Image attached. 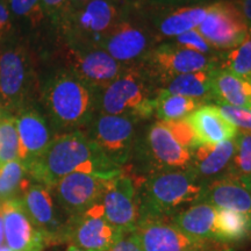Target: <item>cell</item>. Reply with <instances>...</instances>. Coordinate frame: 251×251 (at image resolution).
Here are the masks:
<instances>
[{"label": "cell", "mask_w": 251, "mask_h": 251, "mask_svg": "<svg viewBox=\"0 0 251 251\" xmlns=\"http://www.w3.org/2000/svg\"><path fill=\"white\" fill-rule=\"evenodd\" d=\"M193 251H234V248H231L229 244H224L219 242H212L208 246L199 248V249Z\"/></svg>", "instance_id": "obj_41"}, {"label": "cell", "mask_w": 251, "mask_h": 251, "mask_svg": "<svg viewBox=\"0 0 251 251\" xmlns=\"http://www.w3.org/2000/svg\"><path fill=\"white\" fill-rule=\"evenodd\" d=\"M142 161L149 176L157 172L190 169L192 150L184 147L168 127L157 121L147 131Z\"/></svg>", "instance_id": "obj_10"}, {"label": "cell", "mask_w": 251, "mask_h": 251, "mask_svg": "<svg viewBox=\"0 0 251 251\" xmlns=\"http://www.w3.org/2000/svg\"><path fill=\"white\" fill-rule=\"evenodd\" d=\"M65 251H84V250H81V249H78L77 247H75V246H71V244H69L68 249L65 250Z\"/></svg>", "instance_id": "obj_45"}, {"label": "cell", "mask_w": 251, "mask_h": 251, "mask_svg": "<svg viewBox=\"0 0 251 251\" xmlns=\"http://www.w3.org/2000/svg\"><path fill=\"white\" fill-rule=\"evenodd\" d=\"M250 235V216L231 209H218L215 220L216 242L224 244L240 242Z\"/></svg>", "instance_id": "obj_27"}, {"label": "cell", "mask_w": 251, "mask_h": 251, "mask_svg": "<svg viewBox=\"0 0 251 251\" xmlns=\"http://www.w3.org/2000/svg\"><path fill=\"white\" fill-rule=\"evenodd\" d=\"M100 205L105 219L121 234L133 233L139 224V186L124 170L108 180Z\"/></svg>", "instance_id": "obj_9"}, {"label": "cell", "mask_w": 251, "mask_h": 251, "mask_svg": "<svg viewBox=\"0 0 251 251\" xmlns=\"http://www.w3.org/2000/svg\"><path fill=\"white\" fill-rule=\"evenodd\" d=\"M216 107L222 117L230 122L238 131L251 133V109L226 105V103H219Z\"/></svg>", "instance_id": "obj_34"}, {"label": "cell", "mask_w": 251, "mask_h": 251, "mask_svg": "<svg viewBox=\"0 0 251 251\" xmlns=\"http://www.w3.org/2000/svg\"><path fill=\"white\" fill-rule=\"evenodd\" d=\"M149 59L161 74L163 80L178 75L211 70L215 67L214 61L208 55L180 48L172 43H164L151 49Z\"/></svg>", "instance_id": "obj_19"}, {"label": "cell", "mask_w": 251, "mask_h": 251, "mask_svg": "<svg viewBox=\"0 0 251 251\" xmlns=\"http://www.w3.org/2000/svg\"><path fill=\"white\" fill-rule=\"evenodd\" d=\"M213 99L219 103L251 109V83L236 77L225 69L215 67L209 70Z\"/></svg>", "instance_id": "obj_24"}, {"label": "cell", "mask_w": 251, "mask_h": 251, "mask_svg": "<svg viewBox=\"0 0 251 251\" xmlns=\"http://www.w3.org/2000/svg\"><path fill=\"white\" fill-rule=\"evenodd\" d=\"M172 45L192 50V51L199 52L202 55H209L213 51L212 47L207 43V41L200 35V33L197 29L188 30L179 36L174 37Z\"/></svg>", "instance_id": "obj_35"}, {"label": "cell", "mask_w": 251, "mask_h": 251, "mask_svg": "<svg viewBox=\"0 0 251 251\" xmlns=\"http://www.w3.org/2000/svg\"><path fill=\"white\" fill-rule=\"evenodd\" d=\"M40 100L52 126L64 133L89 126L97 109V91L69 70L56 72L47 80Z\"/></svg>", "instance_id": "obj_2"}, {"label": "cell", "mask_w": 251, "mask_h": 251, "mask_svg": "<svg viewBox=\"0 0 251 251\" xmlns=\"http://www.w3.org/2000/svg\"><path fill=\"white\" fill-rule=\"evenodd\" d=\"M197 30L212 48L221 50L235 48L250 33L238 0H220L209 4L206 18Z\"/></svg>", "instance_id": "obj_7"}, {"label": "cell", "mask_w": 251, "mask_h": 251, "mask_svg": "<svg viewBox=\"0 0 251 251\" xmlns=\"http://www.w3.org/2000/svg\"><path fill=\"white\" fill-rule=\"evenodd\" d=\"M235 144V153L226 176L244 179L251 176V133L238 131Z\"/></svg>", "instance_id": "obj_32"}, {"label": "cell", "mask_w": 251, "mask_h": 251, "mask_svg": "<svg viewBox=\"0 0 251 251\" xmlns=\"http://www.w3.org/2000/svg\"><path fill=\"white\" fill-rule=\"evenodd\" d=\"M64 52L68 70L96 91L106 87L125 72L124 64L103 49L65 46Z\"/></svg>", "instance_id": "obj_13"}, {"label": "cell", "mask_w": 251, "mask_h": 251, "mask_svg": "<svg viewBox=\"0 0 251 251\" xmlns=\"http://www.w3.org/2000/svg\"><path fill=\"white\" fill-rule=\"evenodd\" d=\"M20 199L30 221L45 237L47 246L64 242L67 221L58 213V205L49 187L39 183L30 184Z\"/></svg>", "instance_id": "obj_14"}, {"label": "cell", "mask_w": 251, "mask_h": 251, "mask_svg": "<svg viewBox=\"0 0 251 251\" xmlns=\"http://www.w3.org/2000/svg\"><path fill=\"white\" fill-rule=\"evenodd\" d=\"M192 128L197 146H214L233 140L238 130L226 120L216 105L200 106L185 119Z\"/></svg>", "instance_id": "obj_21"}, {"label": "cell", "mask_w": 251, "mask_h": 251, "mask_svg": "<svg viewBox=\"0 0 251 251\" xmlns=\"http://www.w3.org/2000/svg\"><path fill=\"white\" fill-rule=\"evenodd\" d=\"M134 233L143 251H193L212 243L190 237L169 219L142 220Z\"/></svg>", "instance_id": "obj_16"}, {"label": "cell", "mask_w": 251, "mask_h": 251, "mask_svg": "<svg viewBox=\"0 0 251 251\" xmlns=\"http://www.w3.org/2000/svg\"><path fill=\"white\" fill-rule=\"evenodd\" d=\"M155 101V115L163 122L185 120L191 113L202 106V102L194 99L169 94L162 90L158 91Z\"/></svg>", "instance_id": "obj_28"}, {"label": "cell", "mask_w": 251, "mask_h": 251, "mask_svg": "<svg viewBox=\"0 0 251 251\" xmlns=\"http://www.w3.org/2000/svg\"><path fill=\"white\" fill-rule=\"evenodd\" d=\"M46 18H49L51 23L56 25L64 11L67 0H41Z\"/></svg>", "instance_id": "obj_38"}, {"label": "cell", "mask_w": 251, "mask_h": 251, "mask_svg": "<svg viewBox=\"0 0 251 251\" xmlns=\"http://www.w3.org/2000/svg\"><path fill=\"white\" fill-rule=\"evenodd\" d=\"M90 1L91 0H67V4H65L64 11H63L61 18L63 17V15L69 14V13H71V12H75V11H77V9L81 8L83 6H85L87 2H90Z\"/></svg>", "instance_id": "obj_40"}, {"label": "cell", "mask_w": 251, "mask_h": 251, "mask_svg": "<svg viewBox=\"0 0 251 251\" xmlns=\"http://www.w3.org/2000/svg\"><path fill=\"white\" fill-rule=\"evenodd\" d=\"M25 168L30 179L49 188L76 172L112 178L122 171L81 130L54 136L45 151Z\"/></svg>", "instance_id": "obj_1"}, {"label": "cell", "mask_w": 251, "mask_h": 251, "mask_svg": "<svg viewBox=\"0 0 251 251\" xmlns=\"http://www.w3.org/2000/svg\"><path fill=\"white\" fill-rule=\"evenodd\" d=\"M153 2H158V4H179V2H190L197 1V0H151Z\"/></svg>", "instance_id": "obj_43"}, {"label": "cell", "mask_w": 251, "mask_h": 251, "mask_svg": "<svg viewBox=\"0 0 251 251\" xmlns=\"http://www.w3.org/2000/svg\"><path fill=\"white\" fill-rule=\"evenodd\" d=\"M19 159V135L13 114L0 111V168Z\"/></svg>", "instance_id": "obj_31"}, {"label": "cell", "mask_w": 251, "mask_h": 251, "mask_svg": "<svg viewBox=\"0 0 251 251\" xmlns=\"http://www.w3.org/2000/svg\"><path fill=\"white\" fill-rule=\"evenodd\" d=\"M27 177L29 176L26 168L19 159L2 165L0 168V202L19 198V193L23 196L30 185Z\"/></svg>", "instance_id": "obj_29"}, {"label": "cell", "mask_w": 251, "mask_h": 251, "mask_svg": "<svg viewBox=\"0 0 251 251\" xmlns=\"http://www.w3.org/2000/svg\"><path fill=\"white\" fill-rule=\"evenodd\" d=\"M202 185L191 169L157 172L148 176L139 187V221L169 219L196 203L202 192Z\"/></svg>", "instance_id": "obj_3"}, {"label": "cell", "mask_w": 251, "mask_h": 251, "mask_svg": "<svg viewBox=\"0 0 251 251\" xmlns=\"http://www.w3.org/2000/svg\"><path fill=\"white\" fill-rule=\"evenodd\" d=\"M163 124L168 127V129L171 131L172 135H174L176 139L179 141L184 147H186V148L190 150H193L196 148L193 130L186 120L168 121V122H163Z\"/></svg>", "instance_id": "obj_36"}, {"label": "cell", "mask_w": 251, "mask_h": 251, "mask_svg": "<svg viewBox=\"0 0 251 251\" xmlns=\"http://www.w3.org/2000/svg\"><path fill=\"white\" fill-rule=\"evenodd\" d=\"M209 4L203 6H186L176 8L162 15L156 21L157 31L161 39H174L188 30L197 29L208 12Z\"/></svg>", "instance_id": "obj_25"}, {"label": "cell", "mask_w": 251, "mask_h": 251, "mask_svg": "<svg viewBox=\"0 0 251 251\" xmlns=\"http://www.w3.org/2000/svg\"><path fill=\"white\" fill-rule=\"evenodd\" d=\"M13 17L5 0H0V43L11 40L13 36Z\"/></svg>", "instance_id": "obj_37"}, {"label": "cell", "mask_w": 251, "mask_h": 251, "mask_svg": "<svg viewBox=\"0 0 251 251\" xmlns=\"http://www.w3.org/2000/svg\"><path fill=\"white\" fill-rule=\"evenodd\" d=\"M198 202H206L218 209H231L251 218V193L242 180L224 176L203 185Z\"/></svg>", "instance_id": "obj_20"}, {"label": "cell", "mask_w": 251, "mask_h": 251, "mask_svg": "<svg viewBox=\"0 0 251 251\" xmlns=\"http://www.w3.org/2000/svg\"><path fill=\"white\" fill-rule=\"evenodd\" d=\"M156 101L151 98L142 76L125 71L103 89L97 91L99 114L128 115L147 119L155 114Z\"/></svg>", "instance_id": "obj_6"}, {"label": "cell", "mask_w": 251, "mask_h": 251, "mask_svg": "<svg viewBox=\"0 0 251 251\" xmlns=\"http://www.w3.org/2000/svg\"><path fill=\"white\" fill-rule=\"evenodd\" d=\"M235 139L214 146H197L192 150L190 169L203 185L227 175L235 153Z\"/></svg>", "instance_id": "obj_22"}, {"label": "cell", "mask_w": 251, "mask_h": 251, "mask_svg": "<svg viewBox=\"0 0 251 251\" xmlns=\"http://www.w3.org/2000/svg\"><path fill=\"white\" fill-rule=\"evenodd\" d=\"M238 2H240L241 9H242L243 15L251 31V0H238Z\"/></svg>", "instance_id": "obj_42"}, {"label": "cell", "mask_w": 251, "mask_h": 251, "mask_svg": "<svg viewBox=\"0 0 251 251\" xmlns=\"http://www.w3.org/2000/svg\"><path fill=\"white\" fill-rule=\"evenodd\" d=\"M241 180H242V183L246 185L247 188L250 191V193H251V176L250 177H247V178H244V179H241Z\"/></svg>", "instance_id": "obj_44"}, {"label": "cell", "mask_w": 251, "mask_h": 251, "mask_svg": "<svg viewBox=\"0 0 251 251\" xmlns=\"http://www.w3.org/2000/svg\"><path fill=\"white\" fill-rule=\"evenodd\" d=\"M220 68L251 83V31L242 43L228 50Z\"/></svg>", "instance_id": "obj_30"}, {"label": "cell", "mask_w": 251, "mask_h": 251, "mask_svg": "<svg viewBox=\"0 0 251 251\" xmlns=\"http://www.w3.org/2000/svg\"><path fill=\"white\" fill-rule=\"evenodd\" d=\"M112 178L76 172L61 178L50 190L59 208L70 219L98 203Z\"/></svg>", "instance_id": "obj_12"}, {"label": "cell", "mask_w": 251, "mask_h": 251, "mask_svg": "<svg viewBox=\"0 0 251 251\" xmlns=\"http://www.w3.org/2000/svg\"><path fill=\"white\" fill-rule=\"evenodd\" d=\"M164 83L165 87L162 91L169 94L186 97L200 102L213 100L209 70L178 75L165 79Z\"/></svg>", "instance_id": "obj_26"}, {"label": "cell", "mask_w": 251, "mask_h": 251, "mask_svg": "<svg viewBox=\"0 0 251 251\" xmlns=\"http://www.w3.org/2000/svg\"><path fill=\"white\" fill-rule=\"evenodd\" d=\"M121 235L105 219L99 201L86 212L67 220L64 242L84 251H109Z\"/></svg>", "instance_id": "obj_11"}, {"label": "cell", "mask_w": 251, "mask_h": 251, "mask_svg": "<svg viewBox=\"0 0 251 251\" xmlns=\"http://www.w3.org/2000/svg\"><path fill=\"white\" fill-rule=\"evenodd\" d=\"M216 213L218 209L209 203L196 202L175 214L170 221L190 237L205 242H216Z\"/></svg>", "instance_id": "obj_23"}, {"label": "cell", "mask_w": 251, "mask_h": 251, "mask_svg": "<svg viewBox=\"0 0 251 251\" xmlns=\"http://www.w3.org/2000/svg\"><path fill=\"white\" fill-rule=\"evenodd\" d=\"M6 247L11 251H43L47 242L25 211L20 198L0 202Z\"/></svg>", "instance_id": "obj_15"}, {"label": "cell", "mask_w": 251, "mask_h": 251, "mask_svg": "<svg viewBox=\"0 0 251 251\" xmlns=\"http://www.w3.org/2000/svg\"><path fill=\"white\" fill-rule=\"evenodd\" d=\"M120 20L115 0H91L77 11L63 15L55 26L64 39L65 46L99 48Z\"/></svg>", "instance_id": "obj_5"}, {"label": "cell", "mask_w": 251, "mask_h": 251, "mask_svg": "<svg viewBox=\"0 0 251 251\" xmlns=\"http://www.w3.org/2000/svg\"><path fill=\"white\" fill-rule=\"evenodd\" d=\"M12 17L29 23L31 28L39 27L46 19L41 0H5Z\"/></svg>", "instance_id": "obj_33"}, {"label": "cell", "mask_w": 251, "mask_h": 251, "mask_svg": "<svg viewBox=\"0 0 251 251\" xmlns=\"http://www.w3.org/2000/svg\"><path fill=\"white\" fill-rule=\"evenodd\" d=\"M151 45V36L146 29L129 21L120 20L100 43L99 48L121 64H127L149 54Z\"/></svg>", "instance_id": "obj_17"}, {"label": "cell", "mask_w": 251, "mask_h": 251, "mask_svg": "<svg viewBox=\"0 0 251 251\" xmlns=\"http://www.w3.org/2000/svg\"><path fill=\"white\" fill-rule=\"evenodd\" d=\"M136 118L99 114L89 125L86 136L113 164L122 169L133 150Z\"/></svg>", "instance_id": "obj_8"}, {"label": "cell", "mask_w": 251, "mask_h": 251, "mask_svg": "<svg viewBox=\"0 0 251 251\" xmlns=\"http://www.w3.org/2000/svg\"><path fill=\"white\" fill-rule=\"evenodd\" d=\"M19 135V161L27 166L36 159L52 140L47 121L33 105L14 114Z\"/></svg>", "instance_id": "obj_18"}, {"label": "cell", "mask_w": 251, "mask_h": 251, "mask_svg": "<svg viewBox=\"0 0 251 251\" xmlns=\"http://www.w3.org/2000/svg\"><path fill=\"white\" fill-rule=\"evenodd\" d=\"M36 74L30 50L19 40L0 43V111L15 114L31 105Z\"/></svg>", "instance_id": "obj_4"}, {"label": "cell", "mask_w": 251, "mask_h": 251, "mask_svg": "<svg viewBox=\"0 0 251 251\" xmlns=\"http://www.w3.org/2000/svg\"><path fill=\"white\" fill-rule=\"evenodd\" d=\"M109 251H143L136 234L128 233L121 235L120 238L113 244Z\"/></svg>", "instance_id": "obj_39"}]
</instances>
